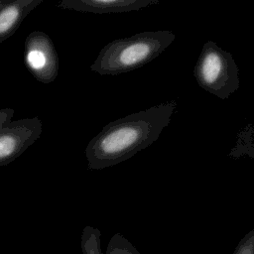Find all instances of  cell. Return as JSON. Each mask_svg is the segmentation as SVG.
<instances>
[{
  "instance_id": "cell-1",
  "label": "cell",
  "mask_w": 254,
  "mask_h": 254,
  "mask_svg": "<svg viewBox=\"0 0 254 254\" xmlns=\"http://www.w3.org/2000/svg\"><path fill=\"white\" fill-rule=\"evenodd\" d=\"M177 101L170 100L111 121L87 144L89 170H102L133 157L152 145L171 121Z\"/></svg>"
},
{
  "instance_id": "cell-2",
  "label": "cell",
  "mask_w": 254,
  "mask_h": 254,
  "mask_svg": "<svg viewBox=\"0 0 254 254\" xmlns=\"http://www.w3.org/2000/svg\"><path fill=\"white\" fill-rule=\"evenodd\" d=\"M171 31H147L116 39L99 52L90 69L101 75H116L137 69L159 57L175 40Z\"/></svg>"
},
{
  "instance_id": "cell-3",
  "label": "cell",
  "mask_w": 254,
  "mask_h": 254,
  "mask_svg": "<svg viewBox=\"0 0 254 254\" xmlns=\"http://www.w3.org/2000/svg\"><path fill=\"white\" fill-rule=\"evenodd\" d=\"M239 69L232 55L207 41L198 56L193 74L197 84L220 99H227L239 88Z\"/></svg>"
},
{
  "instance_id": "cell-4",
  "label": "cell",
  "mask_w": 254,
  "mask_h": 254,
  "mask_svg": "<svg viewBox=\"0 0 254 254\" xmlns=\"http://www.w3.org/2000/svg\"><path fill=\"white\" fill-rule=\"evenodd\" d=\"M25 64L31 74L40 82H53L60 68L59 55L50 38L43 31L31 32L24 44Z\"/></svg>"
},
{
  "instance_id": "cell-5",
  "label": "cell",
  "mask_w": 254,
  "mask_h": 254,
  "mask_svg": "<svg viewBox=\"0 0 254 254\" xmlns=\"http://www.w3.org/2000/svg\"><path fill=\"white\" fill-rule=\"evenodd\" d=\"M42 120L35 116L12 120L0 130V167L20 157L40 137Z\"/></svg>"
},
{
  "instance_id": "cell-6",
  "label": "cell",
  "mask_w": 254,
  "mask_h": 254,
  "mask_svg": "<svg viewBox=\"0 0 254 254\" xmlns=\"http://www.w3.org/2000/svg\"><path fill=\"white\" fill-rule=\"evenodd\" d=\"M159 3L160 0H63L58 7L77 12L108 14L139 11Z\"/></svg>"
},
{
  "instance_id": "cell-7",
  "label": "cell",
  "mask_w": 254,
  "mask_h": 254,
  "mask_svg": "<svg viewBox=\"0 0 254 254\" xmlns=\"http://www.w3.org/2000/svg\"><path fill=\"white\" fill-rule=\"evenodd\" d=\"M43 0L3 1L0 7V44L16 33L24 19Z\"/></svg>"
},
{
  "instance_id": "cell-8",
  "label": "cell",
  "mask_w": 254,
  "mask_h": 254,
  "mask_svg": "<svg viewBox=\"0 0 254 254\" xmlns=\"http://www.w3.org/2000/svg\"><path fill=\"white\" fill-rule=\"evenodd\" d=\"M228 157L239 159L241 157H249L254 159V125L247 124L237 133L234 147L228 153Z\"/></svg>"
},
{
  "instance_id": "cell-9",
  "label": "cell",
  "mask_w": 254,
  "mask_h": 254,
  "mask_svg": "<svg viewBox=\"0 0 254 254\" xmlns=\"http://www.w3.org/2000/svg\"><path fill=\"white\" fill-rule=\"evenodd\" d=\"M82 254H105L101 250V232L98 228L86 225L80 235Z\"/></svg>"
},
{
  "instance_id": "cell-10",
  "label": "cell",
  "mask_w": 254,
  "mask_h": 254,
  "mask_svg": "<svg viewBox=\"0 0 254 254\" xmlns=\"http://www.w3.org/2000/svg\"><path fill=\"white\" fill-rule=\"evenodd\" d=\"M105 254H140V252L126 237L115 233L107 244Z\"/></svg>"
},
{
  "instance_id": "cell-11",
  "label": "cell",
  "mask_w": 254,
  "mask_h": 254,
  "mask_svg": "<svg viewBox=\"0 0 254 254\" xmlns=\"http://www.w3.org/2000/svg\"><path fill=\"white\" fill-rule=\"evenodd\" d=\"M232 254H254V229L248 231L241 238Z\"/></svg>"
},
{
  "instance_id": "cell-12",
  "label": "cell",
  "mask_w": 254,
  "mask_h": 254,
  "mask_svg": "<svg viewBox=\"0 0 254 254\" xmlns=\"http://www.w3.org/2000/svg\"><path fill=\"white\" fill-rule=\"evenodd\" d=\"M15 110L13 108H1L0 109V130L12 121Z\"/></svg>"
},
{
  "instance_id": "cell-13",
  "label": "cell",
  "mask_w": 254,
  "mask_h": 254,
  "mask_svg": "<svg viewBox=\"0 0 254 254\" xmlns=\"http://www.w3.org/2000/svg\"><path fill=\"white\" fill-rule=\"evenodd\" d=\"M2 2H3V0H0V7H1V5H2Z\"/></svg>"
}]
</instances>
